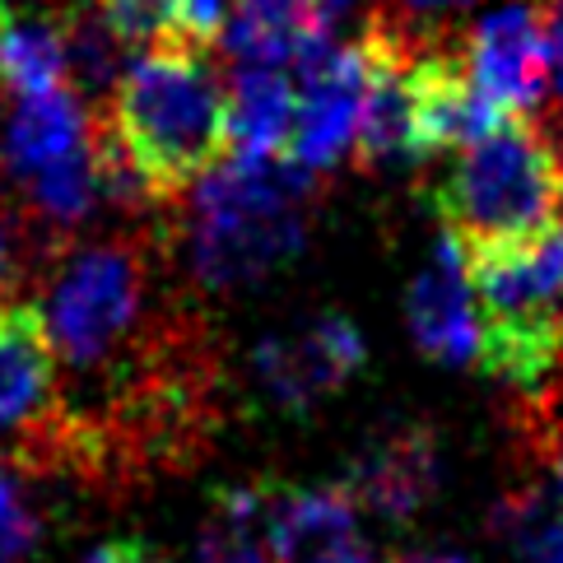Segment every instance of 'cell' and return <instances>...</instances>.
<instances>
[{"instance_id":"obj_22","label":"cell","mask_w":563,"mask_h":563,"mask_svg":"<svg viewBox=\"0 0 563 563\" xmlns=\"http://www.w3.org/2000/svg\"><path fill=\"white\" fill-rule=\"evenodd\" d=\"M358 5H364V0H308V10H312V24L321 29V33H331L340 19L345 14H354Z\"/></svg>"},{"instance_id":"obj_21","label":"cell","mask_w":563,"mask_h":563,"mask_svg":"<svg viewBox=\"0 0 563 563\" xmlns=\"http://www.w3.org/2000/svg\"><path fill=\"white\" fill-rule=\"evenodd\" d=\"M550 70H554V93L563 112V0H550Z\"/></svg>"},{"instance_id":"obj_19","label":"cell","mask_w":563,"mask_h":563,"mask_svg":"<svg viewBox=\"0 0 563 563\" xmlns=\"http://www.w3.org/2000/svg\"><path fill=\"white\" fill-rule=\"evenodd\" d=\"M85 563H168V559L150 545H140V540H108V545L89 550Z\"/></svg>"},{"instance_id":"obj_10","label":"cell","mask_w":563,"mask_h":563,"mask_svg":"<svg viewBox=\"0 0 563 563\" xmlns=\"http://www.w3.org/2000/svg\"><path fill=\"white\" fill-rule=\"evenodd\" d=\"M438 479H442L438 433L410 419V424L377 433L354 456L345 489L358 503V512H373L382 521H410L438 494Z\"/></svg>"},{"instance_id":"obj_16","label":"cell","mask_w":563,"mask_h":563,"mask_svg":"<svg viewBox=\"0 0 563 563\" xmlns=\"http://www.w3.org/2000/svg\"><path fill=\"white\" fill-rule=\"evenodd\" d=\"M489 531L508 545V563H563V508L545 485H508L489 512Z\"/></svg>"},{"instance_id":"obj_6","label":"cell","mask_w":563,"mask_h":563,"mask_svg":"<svg viewBox=\"0 0 563 563\" xmlns=\"http://www.w3.org/2000/svg\"><path fill=\"white\" fill-rule=\"evenodd\" d=\"M298 79V117L289 158L312 173L335 168L345 154H354L358 117H364L368 98V52L364 43H335V37H317V43L294 62Z\"/></svg>"},{"instance_id":"obj_7","label":"cell","mask_w":563,"mask_h":563,"mask_svg":"<svg viewBox=\"0 0 563 563\" xmlns=\"http://www.w3.org/2000/svg\"><path fill=\"white\" fill-rule=\"evenodd\" d=\"M466 66L498 117H540L550 89V0H508L466 29Z\"/></svg>"},{"instance_id":"obj_17","label":"cell","mask_w":563,"mask_h":563,"mask_svg":"<svg viewBox=\"0 0 563 563\" xmlns=\"http://www.w3.org/2000/svg\"><path fill=\"white\" fill-rule=\"evenodd\" d=\"M475 5L479 0H373L368 14L387 19L415 43H442V37H461L456 19Z\"/></svg>"},{"instance_id":"obj_20","label":"cell","mask_w":563,"mask_h":563,"mask_svg":"<svg viewBox=\"0 0 563 563\" xmlns=\"http://www.w3.org/2000/svg\"><path fill=\"white\" fill-rule=\"evenodd\" d=\"M19 266H24V252H19V243H14V224L0 219V298H14Z\"/></svg>"},{"instance_id":"obj_18","label":"cell","mask_w":563,"mask_h":563,"mask_svg":"<svg viewBox=\"0 0 563 563\" xmlns=\"http://www.w3.org/2000/svg\"><path fill=\"white\" fill-rule=\"evenodd\" d=\"M37 536H43V517L24 498L19 466L0 456V563H24V554L37 545Z\"/></svg>"},{"instance_id":"obj_2","label":"cell","mask_w":563,"mask_h":563,"mask_svg":"<svg viewBox=\"0 0 563 563\" xmlns=\"http://www.w3.org/2000/svg\"><path fill=\"white\" fill-rule=\"evenodd\" d=\"M424 200L461 247L545 238L563 224V145L540 117H503L429 173Z\"/></svg>"},{"instance_id":"obj_5","label":"cell","mask_w":563,"mask_h":563,"mask_svg":"<svg viewBox=\"0 0 563 563\" xmlns=\"http://www.w3.org/2000/svg\"><path fill=\"white\" fill-rule=\"evenodd\" d=\"M56 364L47 312L29 298H0V456L29 475L66 471L70 396Z\"/></svg>"},{"instance_id":"obj_9","label":"cell","mask_w":563,"mask_h":563,"mask_svg":"<svg viewBox=\"0 0 563 563\" xmlns=\"http://www.w3.org/2000/svg\"><path fill=\"white\" fill-rule=\"evenodd\" d=\"M406 327L419 354L433 364H475L479 354V312L466 275V256L452 233H442L424 271L406 289Z\"/></svg>"},{"instance_id":"obj_13","label":"cell","mask_w":563,"mask_h":563,"mask_svg":"<svg viewBox=\"0 0 563 563\" xmlns=\"http://www.w3.org/2000/svg\"><path fill=\"white\" fill-rule=\"evenodd\" d=\"M298 117V79L285 66H238L229 79L233 154H289Z\"/></svg>"},{"instance_id":"obj_14","label":"cell","mask_w":563,"mask_h":563,"mask_svg":"<svg viewBox=\"0 0 563 563\" xmlns=\"http://www.w3.org/2000/svg\"><path fill=\"white\" fill-rule=\"evenodd\" d=\"M271 494L261 485L219 489L206 527H200L196 563H279L271 540Z\"/></svg>"},{"instance_id":"obj_23","label":"cell","mask_w":563,"mask_h":563,"mask_svg":"<svg viewBox=\"0 0 563 563\" xmlns=\"http://www.w3.org/2000/svg\"><path fill=\"white\" fill-rule=\"evenodd\" d=\"M5 29H10V10H5V0H0V43H5Z\"/></svg>"},{"instance_id":"obj_1","label":"cell","mask_w":563,"mask_h":563,"mask_svg":"<svg viewBox=\"0 0 563 563\" xmlns=\"http://www.w3.org/2000/svg\"><path fill=\"white\" fill-rule=\"evenodd\" d=\"M103 122L145 200H183L233 154L229 85L206 47L158 43L122 70Z\"/></svg>"},{"instance_id":"obj_3","label":"cell","mask_w":563,"mask_h":563,"mask_svg":"<svg viewBox=\"0 0 563 563\" xmlns=\"http://www.w3.org/2000/svg\"><path fill=\"white\" fill-rule=\"evenodd\" d=\"M317 173L289 154H229L191 187L187 256L200 285L238 289L266 279L303 247Z\"/></svg>"},{"instance_id":"obj_11","label":"cell","mask_w":563,"mask_h":563,"mask_svg":"<svg viewBox=\"0 0 563 563\" xmlns=\"http://www.w3.org/2000/svg\"><path fill=\"white\" fill-rule=\"evenodd\" d=\"M271 540L279 563H391L358 531V503L345 485L275 489Z\"/></svg>"},{"instance_id":"obj_4","label":"cell","mask_w":563,"mask_h":563,"mask_svg":"<svg viewBox=\"0 0 563 563\" xmlns=\"http://www.w3.org/2000/svg\"><path fill=\"white\" fill-rule=\"evenodd\" d=\"M47 331L62 364L103 373L150 335V252L135 238H112L70 252L47 289Z\"/></svg>"},{"instance_id":"obj_8","label":"cell","mask_w":563,"mask_h":563,"mask_svg":"<svg viewBox=\"0 0 563 563\" xmlns=\"http://www.w3.org/2000/svg\"><path fill=\"white\" fill-rule=\"evenodd\" d=\"M368 364V345L350 317H312L294 331L266 335L256 345V377L279 410L308 415Z\"/></svg>"},{"instance_id":"obj_12","label":"cell","mask_w":563,"mask_h":563,"mask_svg":"<svg viewBox=\"0 0 563 563\" xmlns=\"http://www.w3.org/2000/svg\"><path fill=\"white\" fill-rule=\"evenodd\" d=\"M93 126H98V112L85 108V93L75 85L19 98V112L5 122V140H0V173L14 187H24L29 177L89 150Z\"/></svg>"},{"instance_id":"obj_15","label":"cell","mask_w":563,"mask_h":563,"mask_svg":"<svg viewBox=\"0 0 563 563\" xmlns=\"http://www.w3.org/2000/svg\"><path fill=\"white\" fill-rule=\"evenodd\" d=\"M0 75L19 98L47 93L70 85V52H66V19L62 10H29L10 14L5 43H0Z\"/></svg>"}]
</instances>
